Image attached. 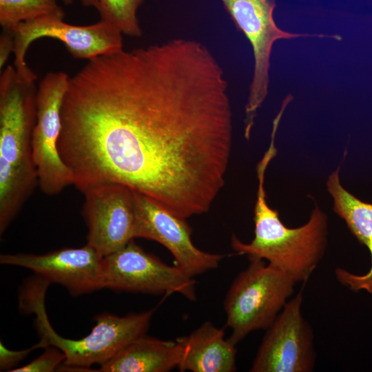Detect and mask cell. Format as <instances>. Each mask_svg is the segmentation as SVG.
Instances as JSON below:
<instances>
[{"instance_id": "ffe728a7", "label": "cell", "mask_w": 372, "mask_h": 372, "mask_svg": "<svg viewBox=\"0 0 372 372\" xmlns=\"http://www.w3.org/2000/svg\"><path fill=\"white\" fill-rule=\"evenodd\" d=\"M37 348H42L39 342L36 345L30 348L21 350L12 351L7 349L2 342L0 343V369L1 371H10L13 367L25 358L30 352Z\"/></svg>"}, {"instance_id": "52a82bcc", "label": "cell", "mask_w": 372, "mask_h": 372, "mask_svg": "<svg viewBox=\"0 0 372 372\" xmlns=\"http://www.w3.org/2000/svg\"><path fill=\"white\" fill-rule=\"evenodd\" d=\"M14 34V67L24 79L36 81L37 74L25 61L27 50L35 40L49 37L63 43L74 58L94 59L123 50V33L112 23L100 19L87 25L68 23L63 18L45 17L21 22L9 30Z\"/></svg>"}, {"instance_id": "7a4b0ae2", "label": "cell", "mask_w": 372, "mask_h": 372, "mask_svg": "<svg viewBox=\"0 0 372 372\" xmlns=\"http://www.w3.org/2000/svg\"><path fill=\"white\" fill-rule=\"evenodd\" d=\"M35 81L22 78L14 65L0 76V234L39 185L32 152L37 116Z\"/></svg>"}, {"instance_id": "7402d4cb", "label": "cell", "mask_w": 372, "mask_h": 372, "mask_svg": "<svg viewBox=\"0 0 372 372\" xmlns=\"http://www.w3.org/2000/svg\"><path fill=\"white\" fill-rule=\"evenodd\" d=\"M80 2L86 7H92L97 10L98 1L97 0H79Z\"/></svg>"}, {"instance_id": "7c38bea8", "label": "cell", "mask_w": 372, "mask_h": 372, "mask_svg": "<svg viewBox=\"0 0 372 372\" xmlns=\"http://www.w3.org/2000/svg\"><path fill=\"white\" fill-rule=\"evenodd\" d=\"M135 238L154 240L167 249L174 265L190 277L217 268L225 257L197 248L192 240V229L185 221L151 198L134 190Z\"/></svg>"}, {"instance_id": "ac0fdd59", "label": "cell", "mask_w": 372, "mask_h": 372, "mask_svg": "<svg viewBox=\"0 0 372 372\" xmlns=\"http://www.w3.org/2000/svg\"><path fill=\"white\" fill-rule=\"evenodd\" d=\"M101 20L116 26L129 37H140L143 30L138 22L137 12L143 0H97Z\"/></svg>"}, {"instance_id": "44dd1931", "label": "cell", "mask_w": 372, "mask_h": 372, "mask_svg": "<svg viewBox=\"0 0 372 372\" xmlns=\"http://www.w3.org/2000/svg\"><path fill=\"white\" fill-rule=\"evenodd\" d=\"M14 48V34L12 31L2 29L0 35V70L4 68L11 53Z\"/></svg>"}, {"instance_id": "4fadbf2b", "label": "cell", "mask_w": 372, "mask_h": 372, "mask_svg": "<svg viewBox=\"0 0 372 372\" xmlns=\"http://www.w3.org/2000/svg\"><path fill=\"white\" fill-rule=\"evenodd\" d=\"M102 256L92 246L62 248L44 254H1L2 265L24 267L49 283H58L73 296L103 289Z\"/></svg>"}, {"instance_id": "8992f818", "label": "cell", "mask_w": 372, "mask_h": 372, "mask_svg": "<svg viewBox=\"0 0 372 372\" xmlns=\"http://www.w3.org/2000/svg\"><path fill=\"white\" fill-rule=\"evenodd\" d=\"M238 30L251 45L254 66L245 105V137L249 138L258 109L269 90L270 56L273 43L280 39L325 35L293 33L276 25L273 11L276 0H220Z\"/></svg>"}, {"instance_id": "30bf717a", "label": "cell", "mask_w": 372, "mask_h": 372, "mask_svg": "<svg viewBox=\"0 0 372 372\" xmlns=\"http://www.w3.org/2000/svg\"><path fill=\"white\" fill-rule=\"evenodd\" d=\"M302 289L286 303L267 332L251 372H310L316 361L313 331L301 313Z\"/></svg>"}, {"instance_id": "2e32d148", "label": "cell", "mask_w": 372, "mask_h": 372, "mask_svg": "<svg viewBox=\"0 0 372 372\" xmlns=\"http://www.w3.org/2000/svg\"><path fill=\"white\" fill-rule=\"evenodd\" d=\"M182 348L176 340H163L143 335L101 364L102 372H167L178 367Z\"/></svg>"}, {"instance_id": "8fae6325", "label": "cell", "mask_w": 372, "mask_h": 372, "mask_svg": "<svg viewBox=\"0 0 372 372\" xmlns=\"http://www.w3.org/2000/svg\"><path fill=\"white\" fill-rule=\"evenodd\" d=\"M83 194L87 244L105 256L135 238L134 189L120 183H105L91 187Z\"/></svg>"}, {"instance_id": "3957f363", "label": "cell", "mask_w": 372, "mask_h": 372, "mask_svg": "<svg viewBox=\"0 0 372 372\" xmlns=\"http://www.w3.org/2000/svg\"><path fill=\"white\" fill-rule=\"evenodd\" d=\"M275 141L257 165L258 187L254 209V238L249 243L235 236L231 247L249 260H265L289 274L294 281L305 283L323 257L327 245V220L318 207L308 222L297 228H289L281 221L278 211L269 207L265 189L267 167L276 155Z\"/></svg>"}, {"instance_id": "5bb4252c", "label": "cell", "mask_w": 372, "mask_h": 372, "mask_svg": "<svg viewBox=\"0 0 372 372\" xmlns=\"http://www.w3.org/2000/svg\"><path fill=\"white\" fill-rule=\"evenodd\" d=\"M182 348L180 371L232 372L236 370V344L225 331L206 321L189 335L178 338Z\"/></svg>"}, {"instance_id": "6da1fadb", "label": "cell", "mask_w": 372, "mask_h": 372, "mask_svg": "<svg viewBox=\"0 0 372 372\" xmlns=\"http://www.w3.org/2000/svg\"><path fill=\"white\" fill-rule=\"evenodd\" d=\"M57 147L81 192L127 185L186 219L224 186L232 112L223 67L176 38L87 63L70 77Z\"/></svg>"}, {"instance_id": "603a6c76", "label": "cell", "mask_w": 372, "mask_h": 372, "mask_svg": "<svg viewBox=\"0 0 372 372\" xmlns=\"http://www.w3.org/2000/svg\"><path fill=\"white\" fill-rule=\"evenodd\" d=\"M66 5H70L74 2L75 0H61Z\"/></svg>"}, {"instance_id": "277c9868", "label": "cell", "mask_w": 372, "mask_h": 372, "mask_svg": "<svg viewBox=\"0 0 372 372\" xmlns=\"http://www.w3.org/2000/svg\"><path fill=\"white\" fill-rule=\"evenodd\" d=\"M49 283L41 279L28 282L20 297V304L36 316L35 325L42 348L54 346L65 355L61 369L87 371L103 364L136 338L145 335L156 309L118 316L105 313L95 318L91 332L79 340L59 335L52 327L45 307Z\"/></svg>"}, {"instance_id": "9c48e42d", "label": "cell", "mask_w": 372, "mask_h": 372, "mask_svg": "<svg viewBox=\"0 0 372 372\" xmlns=\"http://www.w3.org/2000/svg\"><path fill=\"white\" fill-rule=\"evenodd\" d=\"M196 282L176 265L146 252L134 240L103 256V288L150 294L178 293L195 300Z\"/></svg>"}, {"instance_id": "9a60e30c", "label": "cell", "mask_w": 372, "mask_h": 372, "mask_svg": "<svg viewBox=\"0 0 372 372\" xmlns=\"http://www.w3.org/2000/svg\"><path fill=\"white\" fill-rule=\"evenodd\" d=\"M340 168L327 181V190L333 199V210L346 223L351 232L370 251L371 266L369 271L358 276L337 269V279L342 285L356 291L366 290L372 294V203L360 200L345 189L340 182Z\"/></svg>"}, {"instance_id": "d6986e66", "label": "cell", "mask_w": 372, "mask_h": 372, "mask_svg": "<svg viewBox=\"0 0 372 372\" xmlns=\"http://www.w3.org/2000/svg\"><path fill=\"white\" fill-rule=\"evenodd\" d=\"M45 351L30 363L14 368L10 372H51L59 365L63 364L65 355L59 349L54 346H48Z\"/></svg>"}, {"instance_id": "ba28073f", "label": "cell", "mask_w": 372, "mask_h": 372, "mask_svg": "<svg viewBox=\"0 0 372 372\" xmlns=\"http://www.w3.org/2000/svg\"><path fill=\"white\" fill-rule=\"evenodd\" d=\"M69 80L70 76L64 72H50L37 87L32 152L39 186L48 196L56 195L74 184L72 174L61 160L57 147L61 107Z\"/></svg>"}, {"instance_id": "e0dca14e", "label": "cell", "mask_w": 372, "mask_h": 372, "mask_svg": "<svg viewBox=\"0 0 372 372\" xmlns=\"http://www.w3.org/2000/svg\"><path fill=\"white\" fill-rule=\"evenodd\" d=\"M57 0H0V25L10 30L21 22L45 17H65Z\"/></svg>"}, {"instance_id": "5b68a950", "label": "cell", "mask_w": 372, "mask_h": 372, "mask_svg": "<svg viewBox=\"0 0 372 372\" xmlns=\"http://www.w3.org/2000/svg\"><path fill=\"white\" fill-rule=\"evenodd\" d=\"M296 282L263 260H250L231 285L224 300L229 340L237 344L249 333L267 329L286 304Z\"/></svg>"}]
</instances>
